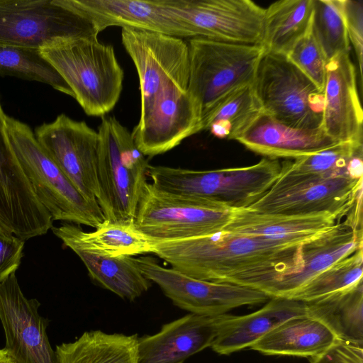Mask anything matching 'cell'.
Instances as JSON below:
<instances>
[{
	"label": "cell",
	"instance_id": "11",
	"mask_svg": "<svg viewBox=\"0 0 363 363\" xmlns=\"http://www.w3.org/2000/svg\"><path fill=\"white\" fill-rule=\"evenodd\" d=\"M361 198L362 178L298 177L280 172L265 194L247 209L270 214L330 213L344 217Z\"/></svg>",
	"mask_w": 363,
	"mask_h": 363
},
{
	"label": "cell",
	"instance_id": "30",
	"mask_svg": "<svg viewBox=\"0 0 363 363\" xmlns=\"http://www.w3.org/2000/svg\"><path fill=\"white\" fill-rule=\"evenodd\" d=\"M89 276L104 288L119 297L134 301L151 286L140 272L134 257H110L74 250Z\"/></svg>",
	"mask_w": 363,
	"mask_h": 363
},
{
	"label": "cell",
	"instance_id": "8",
	"mask_svg": "<svg viewBox=\"0 0 363 363\" xmlns=\"http://www.w3.org/2000/svg\"><path fill=\"white\" fill-rule=\"evenodd\" d=\"M98 34L69 0H0V45L40 50Z\"/></svg>",
	"mask_w": 363,
	"mask_h": 363
},
{
	"label": "cell",
	"instance_id": "12",
	"mask_svg": "<svg viewBox=\"0 0 363 363\" xmlns=\"http://www.w3.org/2000/svg\"><path fill=\"white\" fill-rule=\"evenodd\" d=\"M134 259L149 281L157 284L175 306L190 313L223 315L238 307L264 303L269 298L246 286L188 276L160 264L150 257H134Z\"/></svg>",
	"mask_w": 363,
	"mask_h": 363
},
{
	"label": "cell",
	"instance_id": "25",
	"mask_svg": "<svg viewBox=\"0 0 363 363\" xmlns=\"http://www.w3.org/2000/svg\"><path fill=\"white\" fill-rule=\"evenodd\" d=\"M305 314V302L272 298L252 313L239 316L230 315L211 347L216 353L225 355L250 347L284 321Z\"/></svg>",
	"mask_w": 363,
	"mask_h": 363
},
{
	"label": "cell",
	"instance_id": "4",
	"mask_svg": "<svg viewBox=\"0 0 363 363\" xmlns=\"http://www.w3.org/2000/svg\"><path fill=\"white\" fill-rule=\"evenodd\" d=\"M6 126L12 150L53 221L96 228L106 220L98 202L80 193L40 146L28 125L6 115Z\"/></svg>",
	"mask_w": 363,
	"mask_h": 363
},
{
	"label": "cell",
	"instance_id": "3",
	"mask_svg": "<svg viewBox=\"0 0 363 363\" xmlns=\"http://www.w3.org/2000/svg\"><path fill=\"white\" fill-rule=\"evenodd\" d=\"M281 164L263 158L247 167L197 171L148 165L147 177L159 189L199 197L231 210L247 208L279 177Z\"/></svg>",
	"mask_w": 363,
	"mask_h": 363
},
{
	"label": "cell",
	"instance_id": "31",
	"mask_svg": "<svg viewBox=\"0 0 363 363\" xmlns=\"http://www.w3.org/2000/svg\"><path fill=\"white\" fill-rule=\"evenodd\" d=\"M363 143H341L313 155L286 161L281 173L298 177H351L362 179Z\"/></svg>",
	"mask_w": 363,
	"mask_h": 363
},
{
	"label": "cell",
	"instance_id": "19",
	"mask_svg": "<svg viewBox=\"0 0 363 363\" xmlns=\"http://www.w3.org/2000/svg\"><path fill=\"white\" fill-rule=\"evenodd\" d=\"M362 208H352L343 221L301 245L302 269L284 277L269 290L270 298H289L324 269L362 248Z\"/></svg>",
	"mask_w": 363,
	"mask_h": 363
},
{
	"label": "cell",
	"instance_id": "21",
	"mask_svg": "<svg viewBox=\"0 0 363 363\" xmlns=\"http://www.w3.org/2000/svg\"><path fill=\"white\" fill-rule=\"evenodd\" d=\"M322 128L340 143L362 141L363 112L350 52L328 61Z\"/></svg>",
	"mask_w": 363,
	"mask_h": 363
},
{
	"label": "cell",
	"instance_id": "23",
	"mask_svg": "<svg viewBox=\"0 0 363 363\" xmlns=\"http://www.w3.org/2000/svg\"><path fill=\"white\" fill-rule=\"evenodd\" d=\"M342 217L330 213L287 215L236 209L233 210L230 222L223 230L303 244L331 228Z\"/></svg>",
	"mask_w": 363,
	"mask_h": 363
},
{
	"label": "cell",
	"instance_id": "1",
	"mask_svg": "<svg viewBox=\"0 0 363 363\" xmlns=\"http://www.w3.org/2000/svg\"><path fill=\"white\" fill-rule=\"evenodd\" d=\"M152 254L188 276L228 282L267 294L285 276L303 267V244L222 230L181 240H154Z\"/></svg>",
	"mask_w": 363,
	"mask_h": 363
},
{
	"label": "cell",
	"instance_id": "20",
	"mask_svg": "<svg viewBox=\"0 0 363 363\" xmlns=\"http://www.w3.org/2000/svg\"><path fill=\"white\" fill-rule=\"evenodd\" d=\"M229 315L189 313L163 325L155 334L138 337V363H183L212 346Z\"/></svg>",
	"mask_w": 363,
	"mask_h": 363
},
{
	"label": "cell",
	"instance_id": "5",
	"mask_svg": "<svg viewBox=\"0 0 363 363\" xmlns=\"http://www.w3.org/2000/svg\"><path fill=\"white\" fill-rule=\"evenodd\" d=\"M187 44V91L200 106L202 118L233 92L253 83L264 52L262 46L201 37L188 39Z\"/></svg>",
	"mask_w": 363,
	"mask_h": 363
},
{
	"label": "cell",
	"instance_id": "22",
	"mask_svg": "<svg viewBox=\"0 0 363 363\" xmlns=\"http://www.w3.org/2000/svg\"><path fill=\"white\" fill-rule=\"evenodd\" d=\"M250 150L267 158L297 159L341 143L321 127L301 129L283 123L263 113L236 139Z\"/></svg>",
	"mask_w": 363,
	"mask_h": 363
},
{
	"label": "cell",
	"instance_id": "7",
	"mask_svg": "<svg viewBox=\"0 0 363 363\" xmlns=\"http://www.w3.org/2000/svg\"><path fill=\"white\" fill-rule=\"evenodd\" d=\"M252 86L264 113L298 128L322 127L323 91L285 55L264 52Z\"/></svg>",
	"mask_w": 363,
	"mask_h": 363
},
{
	"label": "cell",
	"instance_id": "36",
	"mask_svg": "<svg viewBox=\"0 0 363 363\" xmlns=\"http://www.w3.org/2000/svg\"><path fill=\"white\" fill-rule=\"evenodd\" d=\"M285 56L320 90L324 91L328 60L313 32L311 24Z\"/></svg>",
	"mask_w": 363,
	"mask_h": 363
},
{
	"label": "cell",
	"instance_id": "26",
	"mask_svg": "<svg viewBox=\"0 0 363 363\" xmlns=\"http://www.w3.org/2000/svg\"><path fill=\"white\" fill-rule=\"evenodd\" d=\"M337 338L324 325L306 314L284 321L250 348L267 355L313 357Z\"/></svg>",
	"mask_w": 363,
	"mask_h": 363
},
{
	"label": "cell",
	"instance_id": "14",
	"mask_svg": "<svg viewBox=\"0 0 363 363\" xmlns=\"http://www.w3.org/2000/svg\"><path fill=\"white\" fill-rule=\"evenodd\" d=\"M198 37L262 46L265 9L250 0H164Z\"/></svg>",
	"mask_w": 363,
	"mask_h": 363
},
{
	"label": "cell",
	"instance_id": "29",
	"mask_svg": "<svg viewBox=\"0 0 363 363\" xmlns=\"http://www.w3.org/2000/svg\"><path fill=\"white\" fill-rule=\"evenodd\" d=\"M313 0H281L265 9L264 52L286 55L311 24Z\"/></svg>",
	"mask_w": 363,
	"mask_h": 363
},
{
	"label": "cell",
	"instance_id": "9",
	"mask_svg": "<svg viewBox=\"0 0 363 363\" xmlns=\"http://www.w3.org/2000/svg\"><path fill=\"white\" fill-rule=\"evenodd\" d=\"M97 201L106 220H134L149 165L133 141L117 143L109 116L98 128Z\"/></svg>",
	"mask_w": 363,
	"mask_h": 363
},
{
	"label": "cell",
	"instance_id": "33",
	"mask_svg": "<svg viewBox=\"0 0 363 363\" xmlns=\"http://www.w3.org/2000/svg\"><path fill=\"white\" fill-rule=\"evenodd\" d=\"M0 76L36 81L74 98V94L40 50L0 45Z\"/></svg>",
	"mask_w": 363,
	"mask_h": 363
},
{
	"label": "cell",
	"instance_id": "34",
	"mask_svg": "<svg viewBox=\"0 0 363 363\" xmlns=\"http://www.w3.org/2000/svg\"><path fill=\"white\" fill-rule=\"evenodd\" d=\"M362 274L363 251L360 248L312 278L289 298L308 302L350 289L362 282Z\"/></svg>",
	"mask_w": 363,
	"mask_h": 363
},
{
	"label": "cell",
	"instance_id": "38",
	"mask_svg": "<svg viewBox=\"0 0 363 363\" xmlns=\"http://www.w3.org/2000/svg\"><path fill=\"white\" fill-rule=\"evenodd\" d=\"M24 244L23 240L0 228V283L19 267Z\"/></svg>",
	"mask_w": 363,
	"mask_h": 363
},
{
	"label": "cell",
	"instance_id": "40",
	"mask_svg": "<svg viewBox=\"0 0 363 363\" xmlns=\"http://www.w3.org/2000/svg\"><path fill=\"white\" fill-rule=\"evenodd\" d=\"M0 363H16V362L4 349H0Z\"/></svg>",
	"mask_w": 363,
	"mask_h": 363
},
{
	"label": "cell",
	"instance_id": "37",
	"mask_svg": "<svg viewBox=\"0 0 363 363\" xmlns=\"http://www.w3.org/2000/svg\"><path fill=\"white\" fill-rule=\"evenodd\" d=\"M347 37L356 55L360 81L362 79L363 4L362 1L340 0Z\"/></svg>",
	"mask_w": 363,
	"mask_h": 363
},
{
	"label": "cell",
	"instance_id": "39",
	"mask_svg": "<svg viewBox=\"0 0 363 363\" xmlns=\"http://www.w3.org/2000/svg\"><path fill=\"white\" fill-rule=\"evenodd\" d=\"M311 363H363V345L336 339Z\"/></svg>",
	"mask_w": 363,
	"mask_h": 363
},
{
	"label": "cell",
	"instance_id": "17",
	"mask_svg": "<svg viewBox=\"0 0 363 363\" xmlns=\"http://www.w3.org/2000/svg\"><path fill=\"white\" fill-rule=\"evenodd\" d=\"M201 118V108L187 89L172 87L139 119L131 135L145 156L153 157L172 150L199 133Z\"/></svg>",
	"mask_w": 363,
	"mask_h": 363
},
{
	"label": "cell",
	"instance_id": "2",
	"mask_svg": "<svg viewBox=\"0 0 363 363\" xmlns=\"http://www.w3.org/2000/svg\"><path fill=\"white\" fill-rule=\"evenodd\" d=\"M40 51L70 87L86 115L102 117L115 107L124 72L111 45L92 35L62 41Z\"/></svg>",
	"mask_w": 363,
	"mask_h": 363
},
{
	"label": "cell",
	"instance_id": "16",
	"mask_svg": "<svg viewBox=\"0 0 363 363\" xmlns=\"http://www.w3.org/2000/svg\"><path fill=\"white\" fill-rule=\"evenodd\" d=\"M40 306L37 299L24 296L16 273L0 283L3 349L16 363H58L47 334L49 320L39 314Z\"/></svg>",
	"mask_w": 363,
	"mask_h": 363
},
{
	"label": "cell",
	"instance_id": "15",
	"mask_svg": "<svg viewBox=\"0 0 363 363\" xmlns=\"http://www.w3.org/2000/svg\"><path fill=\"white\" fill-rule=\"evenodd\" d=\"M6 117L0 102V228L26 241L45 234L53 220L12 150Z\"/></svg>",
	"mask_w": 363,
	"mask_h": 363
},
{
	"label": "cell",
	"instance_id": "32",
	"mask_svg": "<svg viewBox=\"0 0 363 363\" xmlns=\"http://www.w3.org/2000/svg\"><path fill=\"white\" fill-rule=\"evenodd\" d=\"M263 113L252 84L247 85L205 115L200 132L207 130L217 138L236 140Z\"/></svg>",
	"mask_w": 363,
	"mask_h": 363
},
{
	"label": "cell",
	"instance_id": "13",
	"mask_svg": "<svg viewBox=\"0 0 363 363\" xmlns=\"http://www.w3.org/2000/svg\"><path fill=\"white\" fill-rule=\"evenodd\" d=\"M36 140L61 171L88 200L100 196L98 131L64 113L36 128Z\"/></svg>",
	"mask_w": 363,
	"mask_h": 363
},
{
	"label": "cell",
	"instance_id": "27",
	"mask_svg": "<svg viewBox=\"0 0 363 363\" xmlns=\"http://www.w3.org/2000/svg\"><path fill=\"white\" fill-rule=\"evenodd\" d=\"M306 313L337 339L363 345V284L305 302Z\"/></svg>",
	"mask_w": 363,
	"mask_h": 363
},
{
	"label": "cell",
	"instance_id": "28",
	"mask_svg": "<svg viewBox=\"0 0 363 363\" xmlns=\"http://www.w3.org/2000/svg\"><path fill=\"white\" fill-rule=\"evenodd\" d=\"M137 335L84 333L72 342L55 347L58 363H138Z\"/></svg>",
	"mask_w": 363,
	"mask_h": 363
},
{
	"label": "cell",
	"instance_id": "18",
	"mask_svg": "<svg viewBox=\"0 0 363 363\" xmlns=\"http://www.w3.org/2000/svg\"><path fill=\"white\" fill-rule=\"evenodd\" d=\"M70 4L99 33L108 27H129L180 38L198 37L164 0H69Z\"/></svg>",
	"mask_w": 363,
	"mask_h": 363
},
{
	"label": "cell",
	"instance_id": "24",
	"mask_svg": "<svg viewBox=\"0 0 363 363\" xmlns=\"http://www.w3.org/2000/svg\"><path fill=\"white\" fill-rule=\"evenodd\" d=\"M92 232L79 225L64 223L51 228L63 244L72 251L79 250L99 255L135 257L153 252L152 240L139 230L134 220H105Z\"/></svg>",
	"mask_w": 363,
	"mask_h": 363
},
{
	"label": "cell",
	"instance_id": "10",
	"mask_svg": "<svg viewBox=\"0 0 363 363\" xmlns=\"http://www.w3.org/2000/svg\"><path fill=\"white\" fill-rule=\"evenodd\" d=\"M121 41L138 72L140 116L145 117L157 98L172 87L187 89L189 47L183 38L123 27Z\"/></svg>",
	"mask_w": 363,
	"mask_h": 363
},
{
	"label": "cell",
	"instance_id": "35",
	"mask_svg": "<svg viewBox=\"0 0 363 363\" xmlns=\"http://www.w3.org/2000/svg\"><path fill=\"white\" fill-rule=\"evenodd\" d=\"M311 27L328 61L350 52L340 0H313Z\"/></svg>",
	"mask_w": 363,
	"mask_h": 363
},
{
	"label": "cell",
	"instance_id": "6",
	"mask_svg": "<svg viewBox=\"0 0 363 363\" xmlns=\"http://www.w3.org/2000/svg\"><path fill=\"white\" fill-rule=\"evenodd\" d=\"M233 211L199 197L162 191L147 182L134 223L154 240L193 238L222 231Z\"/></svg>",
	"mask_w": 363,
	"mask_h": 363
}]
</instances>
